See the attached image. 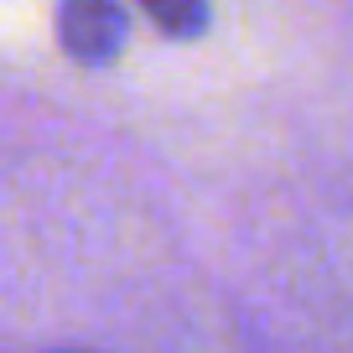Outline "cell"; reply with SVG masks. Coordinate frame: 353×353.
Segmentation results:
<instances>
[{
    "label": "cell",
    "mask_w": 353,
    "mask_h": 353,
    "mask_svg": "<svg viewBox=\"0 0 353 353\" xmlns=\"http://www.w3.org/2000/svg\"><path fill=\"white\" fill-rule=\"evenodd\" d=\"M141 6H145V16H151L166 37H182V42L203 37L208 32V16H213L208 0H141Z\"/></svg>",
    "instance_id": "obj_2"
},
{
    "label": "cell",
    "mask_w": 353,
    "mask_h": 353,
    "mask_svg": "<svg viewBox=\"0 0 353 353\" xmlns=\"http://www.w3.org/2000/svg\"><path fill=\"white\" fill-rule=\"evenodd\" d=\"M125 26L130 21H125L120 0H63V11H57V37H63L68 57H78L88 68L110 63L120 52Z\"/></svg>",
    "instance_id": "obj_1"
}]
</instances>
